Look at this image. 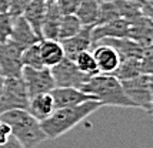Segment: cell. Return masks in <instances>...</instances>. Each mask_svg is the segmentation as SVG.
I'll use <instances>...</instances> for the list:
<instances>
[{
	"label": "cell",
	"mask_w": 153,
	"mask_h": 148,
	"mask_svg": "<svg viewBox=\"0 0 153 148\" xmlns=\"http://www.w3.org/2000/svg\"><path fill=\"white\" fill-rule=\"evenodd\" d=\"M0 120L10 127L12 135L25 148H36L47 140L40 121H37L27 110L17 108L6 111L0 115Z\"/></svg>",
	"instance_id": "3"
},
{
	"label": "cell",
	"mask_w": 153,
	"mask_h": 148,
	"mask_svg": "<svg viewBox=\"0 0 153 148\" xmlns=\"http://www.w3.org/2000/svg\"><path fill=\"white\" fill-rule=\"evenodd\" d=\"M42 60L46 67H53L57 63L65 59V51L59 40H50V39H42L39 41Z\"/></svg>",
	"instance_id": "19"
},
{
	"label": "cell",
	"mask_w": 153,
	"mask_h": 148,
	"mask_svg": "<svg viewBox=\"0 0 153 148\" xmlns=\"http://www.w3.org/2000/svg\"><path fill=\"white\" fill-rule=\"evenodd\" d=\"M62 17H63V13L60 12L57 3L56 1H47L46 14H45V19L42 23V39L57 40Z\"/></svg>",
	"instance_id": "15"
},
{
	"label": "cell",
	"mask_w": 153,
	"mask_h": 148,
	"mask_svg": "<svg viewBox=\"0 0 153 148\" xmlns=\"http://www.w3.org/2000/svg\"><path fill=\"white\" fill-rule=\"evenodd\" d=\"M9 0H0V13H7L9 12Z\"/></svg>",
	"instance_id": "33"
},
{
	"label": "cell",
	"mask_w": 153,
	"mask_h": 148,
	"mask_svg": "<svg viewBox=\"0 0 153 148\" xmlns=\"http://www.w3.org/2000/svg\"><path fill=\"white\" fill-rule=\"evenodd\" d=\"M9 40L13 41L14 44H17L20 48L25 50L26 47L32 46L34 43H37L40 39H39V36L34 33L32 26L26 21V19L20 14V16H14L13 27H12Z\"/></svg>",
	"instance_id": "13"
},
{
	"label": "cell",
	"mask_w": 153,
	"mask_h": 148,
	"mask_svg": "<svg viewBox=\"0 0 153 148\" xmlns=\"http://www.w3.org/2000/svg\"><path fill=\"white\" fill-rule=\"evenodd\" d=\"M122 87L125 90L126 95L134 103L136 108H142L143 111H150V75L140 74L137 77L129 78V80H120Z\"/></svg>",
	"instance_id": "5"
},
{
	"label": "cell",
	"mask_w": 153,
	"mask_h": 148,
	"mask_svg": "<svg viewBox=\"0 0 153 148\" xmlns=\"http://www.w3.org/2000/svg\"><path fill=\"white\" fill-rule=\"evenodd\" d=\"M10 134H12V133H10V127H9L4 121L0 120V144L6 141Z\"/></svg>",
	"instance_id": "32"
},
{
	"label": "cell",
	"mask_w": 153,
	"mask_h": 148,
	"mask_svg": "<svg viewBox=\"0 0 153 148\" xmlns=\"http://www.w3.org/2000/svg\"><path fill=\"white\" fill-rule=\"evenodd\" d=\"M82 21L76 17V14H63L62 21H60V27H59V34H57V40H66L70 39L82 30Z\"/></svg>",
	"instance_id": "22"
},
{
	"label": "cell",
	"mask_w": 153,
	"mask_h": 148,
	"mask_svg": "<svg viewBox=\"0 0 153 148\" xmlns=\"http://www.w3.org/2000/svg\"><path fill=\"white\" fill-rule=\"evenodd\" d=\"M46 0H30V3L25 7L22 13V16L26 19V21L34 30V33L39 36L40 40H42V23L46 14Z\"/></svg>",
	"instance_id": "17"
},
{
	"label": "cell",
	"mask_w": 153,
	"mask_h": 148,
	"mask_svg": "<svg viewBox=\"0 0 153 148\" xmlns=\"http://www.w3.org/2000/svg\"><path fill=\"white\" fill-rule=\"evenodd\" d=\"M100 107H103L100 101L90 100L72 107L56 108L50 117H47L46 120L40 122V125L49 140H56L63 134L69 133L77 124L85 121L89 115H92Z\"/></svg>",
	"instance_id": "1"
},
{
	"label": "cell",
	"mask_w": 153,
	"mask_h": 148,
	"mask_svg": "<svg viewBox=\"0 0 153 148\" xmlns=\"http://www.w3.org/2000/svg\"><path fill=\"white\" fill-rule=\"evenodd\" d=\"M74 64L76 67L79 68L82 73L87 74V75H96L99 74V70H97V64H96V60H94L93 54H92V50H85L79 53L76 57H74Z\"/></svg>",
	"instance_id": "23"
},
{
	"label": "cell",
	"mask_w": 153,
	"mask_h": 148,
	"mask_svg": "<svg viewBox=\"0 0 153 148\" xmlns=\"http://www.w3.org/2000/svg\"><path fill=\"white\" fill-rule=\"evenodd\" d=\"M130 34V21L125 17H117L113 20L96 24L92 29V41L93 44L102 39H123Z\"/></svg>",
	"instance_id": "9"
},
{
	"label": "cell",
	"mask_w": 153,
	"mask_h": 148,
	"mask_svg": "<svg viewBox=\"0 0 153 148\" xmlns=\"http://www.w3.org/2000/svg\"><path fill=\"white\" fill-rule=\"evenodd\" d=\"M130 1H134V3H139V4H142V1H143V0H130Z\"/></svg>",
	"instance_id": "36"
},
{
	"label": "cell",
	"mask_w": 153,
	"mask_h": 148,
	"mask_svg": "<svg viewBox=\"0 0 153 148\" xmlns=\"http://www.w3.org/2000/svg\"><path fill=\"white\" fill-rule=\"evenodd\" d=\"M50 94L53 97L54 101V108H62V107H72V106H77L85 101L94 100L93 95L85 93L80 88L74 87H54Z\"/></svg>",
	"instance_id": "12"
},
{
	"label": "cell",
	"mask_w": 153,
	"mask_h": 148,
	"mask_svg": "<svg viewBox=\"0 0 153 148\" xmlns=\"http://www.w3.org/2000/svg\"><path fill=\"white\" fill-rule=\"evenodd\" d=\"M150 94H152V101H150V111H149V114L153 115V75H150Z\"/></svg>",
	"instance_id": "34"
},
{
	"label": "cell",
	"mask_w": 153,
	"mask_h": 148,
	"mask_svg": "<svg viewBox=\"0 0 153 148\" xmlns=\"http://www.w3.org/2000/svg\"><path fill=\"white\" fill-rule=\"evenodd\" d=\"M22 78L25 81L29 98L36 94H40V93H50L56 87L50 67H42V68L23 67Z\"/></svg>",
	"instance_id": "7"
},
{
	"label": "cell",
	"mask_w": 153,
	"mask_h": 148,
	"mask_svg": "<svg viewBox=\"0 0 153 148\" xmlns=\"http://www.w3.org/2000/svg\"><path fill=\"white\" fill-rule=\"evenodd\" d=\"M50 71H52L56 87L82 88V86L90 78V75L82 73L79 68L76 67L74 61L67 59V57H65L56 66L50 67Z\"/></svg>",
	"instance_id": "6"
},
{
	"label": "cell",
	"mask_w": 153,
	"mask_h": 148,
	"mask_svg": "<svg viewBox=\"0 0 153 148\" xmlns=\"http://www.w3.org/2000/svg\"><path fill=\"white\" fill-rule=\"evenodd\" d=\"M140 10L143 16L149 17L153 21V0H143L140 4Z\"/></svg>",
	"instance_id": "30"
},
{
	"label": "cell",
	"mask_w": 153,
	"mask_h": 148,
	"mask_svg": "<svg viewBox=\"0 0 153 148\" xmlns=\"http://www.w3.org/2000/svg\"><path fill=\"white\" fill-rule=\"evenodd\" d=\"M29 3L30 0H9V6H10L9 13H12L13 16H20Z\"/></svg>",
	"instance_id": "29"
},
{
	"label": "cell",
	"mask_w": 153,
	"mask_h": 148,
	"mask_svg": "<svg viewBox=\"0 0 153 148\" xmlns=\"http://www.w3.org/2000/svg\"><path fill=\"white\" fill-rule=\"evenodd\" d=\"M92 54H93L97 70L103 74H113L114 70L120 64V56L112 46L105 43H94L92 46Z\"/></svg>",
	"instance_id": "10"
},
{
	"label": "cell",
	"mask_w": 153,
	"mask_h": 148,
	"mask_svg": "<svg viewBox=\"0 0 153 148\" xmlns=\"http://www.w3.org/2000/svg\"><path fill=\"white\" fill-rule=\"evenodd\" d=\"M92 29H93V26H83L82 30L76 36L60 41L62 47H63V51H65V57L70 59V60H74V57L79 53L92 48V46H93Z\"/></svg>",
	"instance_id": "11"
},
{
	"label": "cell",
	"mask_w": 153,
	"mask_h": 148,
	"mask_svg": "<svg viewBox=\"0 0 153 148\" xmlns=\"http://www.w3.org/2000/svg\"><path fill=\"white\" fill-rule=\"evenodd\" d=\"M27 111L33 115L37 121H43L47 117H50L54 110V101L50 93H40L29 98Z\"/></svg>",
	"instance_id": "16"
},
{
	"label": "cell",
	"mask_w": 153,
	"mask_h": 148,
	"mask_svg": "<svg viewBox=\"0 0 153 148\" xmlns=\"http://www.w3.org/2000/svg\"><path fill=\"white\" fill-rule=\"evenodd\" d=\"M140 74H143V71H142V64H140V59L129 57V59H122V60H120L119 67L114 70L113 75L117 77L119 80H129V78L137 77Z\"/></svg>",
	"instance_id": "21"
},
{
	"label": "cell",
	"mask_w": 153,
	"mask_h": 148,
	"mask_svg": "<svg viewBox=\"0 0 153 148\" xmlns=\"http://www.w3.org/2000/svg\"><path fill=\"white\" fill-rule=\"evenodd\" d=\"M140 64H142L143 74L153 75V44L143 47V54L140 57Z\"/></svg>",
	"instance_id": "27"
},
{
	"label": "cell",
	"mask_w": 153,
	"mask_h": 148,
	"mask_svg": "<svg viewBox=\"0 0 153 148\" xmlns=\"http://www.w3.org/2000/svg\"><path fill=\"white\" fill-rule=\"evenodd\" d=\"M82 0H57V6L63 14H74Z\"/></svg>",
	"instance_id": "28"
},
{
	"label": "cell",
	"mask_w": 153,
	"mask_h": 148,
	"mask_svg": "<svg viewBox=\"0 0 153 148\" xmlns=\"http://www.w3.org/2000/svg\"><path fill=\"white\" fill-rule=\"evenodd\" d=\"M80 90L93 95L94 100L100 101L102 106L136 108L134 103L126 95L120 80L117 77H114L113 74L99 73L96 75H92L82 86Z\"/></svg>",
	"instance_id": "2"
},
{
	"label": "cell",
	"mask_w": 153,
	"mask_h": 148,
	"mask_svg": "<svg viewBox=\"0 0 153 148\" xmlns=\"http://www.w3.org/2000/svg\"><path fill=\"white\" fill-rule=\"evenodd\" d=\"M99 6L100 0H82L74 14L83 26H94L99 14Z\"/></svg>",
	"instance_id": "20"
},
{
	"label": "cell",
	"mask_w": 153,
	"mask_h": 148,
	"mask_svg": "<svg viewBox=\"0 0 153 148\" xmlns=\"http://www.w3.org/2000/svg\"><path fill=\"white\" fill-rule=\"evenodd\" d=\"M14 16L12 13H0V43H4L10 37Z\"/></svg>",
	"instance_id": "26"
},
{
	"label": "cell",
	"mask_w": 153,
	"mask_h": 148,
	"mask_svg": "<svg viewBox=\"0 0 153 148\" xmlns=\"http://www.w3.org/2000/svg\"><path fill=\"white\" fill-rule=\"evenodd\" d=\"M129 21H130L129 39L137 41L143 47L153 44V21L149 17L140 14Z\"/></svg>",
	"instance_id": "14"
},
{
	"label": "cell",
	"mask_w": 153,
	"mask_h": 148,
	"mask_svg": "<svg viewBox=\"0 0 153 148\" xmlns=\"http://www.w3.org/2000/svg\"><path fill=\"white\" fill-rule=\"evenodd\" d=\"M96 43H105L109 44L119 53L120 60L122 59H129V57H134V59H140L143 54V46H140L137 41L132 40L129 37H123V39H102V40L96 41Z\"/></svg>",
	"instance_id": "18"
},
{
	"label": "cell",
	"mask_w": 153,
	"mask_h": 148,
	"mask_svg": "<svg viewBox=\"0 0 153 148\" xmlns=\"http://www.w3.org/2000/svg\"><path fill=\"white\" fill-rule=\"evenodd\" d=\"M39 41L23 50V53H22V63H23V67H32V68L46 67V66L43 64V60H42Z\"/></svg>",
	"instance_id": "24"
},
{
	"label": "cell",
	"mask_w": 153,
	"mask_h": 148,
	"mask_svg": "<svg viewBox=\"0 0 153 148\" xmlns=\"http://www.w3.org/2000/svg\"><path fill=\"white\" fill-rule=\"evenodd\" d=\"M3 86H4V77L0 74V94H1V91H3Z\"/></svg>",
	"instance_id": "35"
},
{
	"label": "cell",
	"mask_w": 153,
	"mask_h": 148,
	"mask_svg": "<svg viewBox=\"0 0 153 148\" xmlns=\"http://www.w3.org/2000/svg\"><path fill=\"white\" fill-rule=\"evenodd\" d=\"M20 48L13 41L7 40L0 43V74L3 77H20L23 70Z\"/></svg>",
	"instance_id": "8"
},
{
	"label": "cell",
	"mask_w": 153,
	"mask_h": 148,
	"mask_svg": "<svg viewBox=\"0 0 153 148\" xmlns=\"http://www.w3.org/2000/svg\"><path fill=\"white\" fill-rule=\"evenodd\" d=\"M29 104L25 81L20 77H4V86L0 94V115L10 110L23 108L26 110Z\"/></svg>",
	"instance_id": "4"
},
{
	"label": "cell",
	"mask_w": 153,
	"mask_h": 148,
	"mask_svg": "<svg viewBox=\"0 0 153 148\" xmlns=\"http://www.w3.org/2000/svg\"><path fill=\"white\" fill-rule=\"evenodd\" d=\"M46 1H57V0H46Z\"/></svg>",
	"instance_id": "37"
},
{
	"label": "cell",
	"mask_w": 153,
	"mask_h": 148,
	"mask_svg": "<svg viewBox=\"0 0 153 148\" xmlns=\"http://www.w3.org/2000/svg\"><path fill=\"white\" fill-rule=\"evenodd\" d=\"M117 17H120V14L113 1H110V0H100L99 14H97L96 24H103V23H107V21L117 19Z\"/></svg>",
	"instance_id": "25"
},
{
	"label": "cell",
	"mask_w": 153,
	"mask_h": 148,
	"mask_svg": "<svg viewBox=\"0 0 153 148\" xmlns=\"http://www.w3.org/2000/svg\"><path fill=\"white\" fill-rule=\"evenodd\" d=\"M0 148H25V147H23V145H22V144H20V142L14 138L13 135L10 134L6 141L0 144Z\"/></svg>",
	"instance_id": "31"
}]
</instances>
